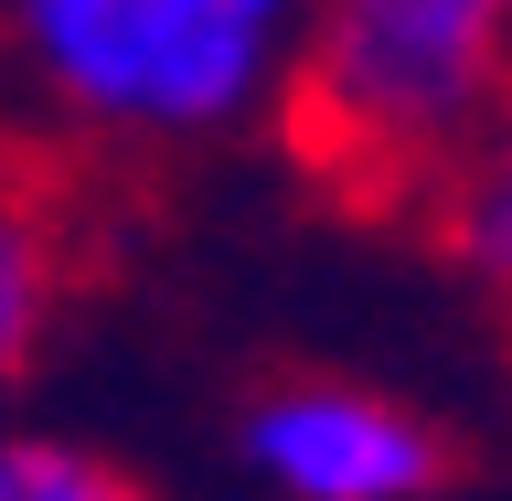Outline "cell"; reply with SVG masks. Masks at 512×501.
Instances as JSON below:
<instances>
[{
  "mask_svg": "<svg viewBox=\"0 0 512 501\" xmlns=\"http://www.w3.org/2000/svg\"><path fill=\"white\" fill-rule=\"evenodd\" d=\"M416 214H427L438 256L459 267V288L512 320V86L480 107V128L448 150V171L427 182Z\"/></svg>",
  "mask_w": 512,
  "mask_h": 501,
  "instance_id": "5",
  "label": "cell"
},
{
  "mask_svg": "<svg viewBox=\"0 0 512 501\" xmlns=\"http://www.w3.org/2000/svg\"><path fill=\"white\" fill-rule=\"evenodd\" d=\"M235 459L267 501H427L448 480V427L374 374H267L235 406Z\"/></svg>",
  "mask_w": 512,
  "mask_h": 501,
  "instance_id": "3",
  "label": "cell"
},
{
  "mask_svg": "<svg viewBox=\"0 0 512 501\" xmlns=\"http://www.w3.org/2000/svg\"><path fill=\"white\" fill-rule=\"evenodd\" d=\"M310 0H0V96L75 160H203L267 139Z\"/></svg>",
  "mask_w": 512,
  "mask_h": 501,
  "instance_id": "1",
  "label": "cell"
},
{
  "mask_svg": "<svg viewBox=\"0 0 512 501\" xmlns=\"http://www.w3.org/2000/svg\"><path fill=\"white\" fill-rule=\"evenodd\" d=\"M75 299V203L43 160H0V406L43 374Z\"/></svg>",
  "mask_w": 512,
  "mask_h": 501,
  "instance_id": "4",
  "label": "cell"
},
{
  "mask_svg": "<svg viewBox=\"0 0 512 501\" xmlns=\"http://www.w3.org/2000/svg\"><path fill=\"white\" fill-rule=\"evenodd\" d=\"M512 86V0H310L278 128L331 192L416 214Z\"/></svg>",
  "mask_w": 512,
  "mask_h": 501,
  "instance_id": "2",
  "label": "cell"
},
{
  "mask_svg": "<svg viewBox=\"0 0 512 501\" xmlns=\"http://www.w3.org/2000/svg\"><path fill=\"white\" fill-rule=\"evenodd\" d=\"M0 501H160L139 470H118L107 448L54 438V427H11L0 438Z\"/></svg>",
  "mask_w": 512,
  "mask_h": 501,
  "instance_id": "6",
  "label": "cell"
}]
</instances>
